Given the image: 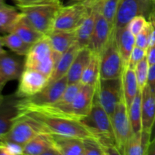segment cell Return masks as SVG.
Listing matches in <instances>:
<instances>
[{
    "label": "cell",
    "instance_id": "6da1fadb",
    "mask_svg": "<svg viewBox=\"0 0 155 155\" xmlns=\"http://www.w3.org/2000/svg\"><path fill=\"white\" fill-rule=\"evenodd\" d=\"M16 5L27 21L44 35L53 30L56 17L62 7L60 0H42L30 4Z\"/></svg>",
    "mask_w": 155,
    "mask_h": 155
},
{
    "label": "cell",
    "instance_id": "7a4b0ae2",
    "mask_svg": "<svg viewBox=\"0 0 155 155\" xmlns=\"http://www.w3.org/2000/svg\"><path fill=\"white\" fill-rule=\"evenodd\" d=\"M61 56L53 50L48 36H45L32 45L24 60V68L36 70L49 79Z\"/></svg>",
    "mask_w": 155,
    "mask_h": 155
},
{
    "label": "cell",
    "instance_id": "3957f363",
    "mask_svg": "<svg viewBox=\"0 0 155 155\" xmlns=\"http://www.w3.org/2000/svg\"><path fill=\"white\" fill-rule=\"evenodd\" d=\"M18 114H24L33 118L42 124L47 132L51 134L71 136L82 139L94 137L80 121L58 117L47 116L35 112H24Z\"/></svg>",
    "mask_w": 155,
    "mask_h": 155
},
{
    "label": "cell",
    "instance_id": "277c9868",
    "mask_svg": "<svg viewBox=\"0 0 155 155\" xmlns=\"http://www.w3.org/2000/svg\"><path fill=\"white\" fill-rule=\"evenodd\" d=\"M80 122L99 143L116 144L111 118L98 102L94 101L90 113Z\"/></svg>",
    "mask_w": 155,
    "mask_h": 155
},
{
    "label": "cell",
    "instance_id": "5b68a950",
    "mask_svg": "<svg viewBox=\"0 0 155 155\" xmlns=\"http://www.w3.org/2000/svg\"><path fill=\"white\" fill-rule=\"evenodd\" d=\"M41 133H48L42 124L33 118L24 114H18L13 125L1 140L11 141L24 146Z\"/></svg>",
    "mask_w": 155,
    "mask_h": 155
},
{
    "label": "cell",
    "instance_id": "8992f818",
    "mask_svg": "<svg viewBox=\"0 0 155 155\" xmlns=\"http://www.w3.org/2000/svg\"><path fill=\"white\" fill-rule=\"evenodd\" d=\"M100 78H120L124 66L115 36V30L99 54Z\"/></svg>",
    "mask_w": 155,
    "mask_h": 155
},
{
    "label": "cell",
    "instance_id": "52a82bcc",
    "mask_svg": "<svg viewBox=\"0 0 155 155\" xmlns=\"http://www.w3.org/2000/svg\"><path fill=\"white\" fill-rule=\"evenodd\" d=\"M124 97L120 78H100L95 88V99L111 117L117 105Z\"/></svg>",
    "mask_w": 155,
    "mask_h": 155
},
{
    "label": "cell",
    "instance_id": "ba28073f",
    "mask_svg": "<svg viewBox=\"0 0 155 155\" xmlns=\"http://www.w3.org/2000/svg\"><path fill=\"white\" fill-rule=\"evenodd\" d=\"M155 8V0H120L114 23V30L126 27L135 17L148 19Z\"/></svg>",
    "mask_w": 155,
    "mask_h": 155
},
{
    "label": "cell",
    "instance_id": "9c48e42d",
    "mask_svg": "<svg viewBox=\"0 0 155 155\" xmlns=\"http://www.w3.org/2000/svg\"><path fill=\"white\" fill-rule=\"evenodd\" d=\"M110 118L117 146L120 154L124 155L126 146L129 139L133 134V130L129 117L128 107L124 97L117 104Z\"/></svg>",
    "mask_w": 155,
    "mask_h": 155
},
{
    "label": "cell",
    "instance_id": "30bf717a",
    "mask_svg": "<svg viewBox=\"0 0 155 155\" xmlns=\"http://www.w3.org/2000/svg\"><path fill=\"white\" fill-rule=\"evenodd\" d=\"M89 12L90 8L83 2H78V3L68 6L62 5L56 17L53 30H76Z\"/></svg>",
    "mask_w": 155,
    "mask_h": 155
},
{
    "label": "cell",
    "instance_id": "8fae6325",
    "mask_svg": "<svg viewBox=\"0 0 155 155\" xmlns=\"http://www.w3.org/2000/svg\"><path fill=\"white\" fill-rule=\"evenodd\" d=\"M95 88L96 86L83 85L72 102L61 107L69 119L80 122L90 113L94 104Z\"/></svg>",
    "mask_w": 155,
    "mask_h": 155
},
{
    "label": "cell",
    "instance_id": "7c38bea8",
    "mask_svg": "<svg viewBox=\"0 0 155 155\" xmlns=\"http://www.w3.org/2000/svg\"><path fill=\"white\" fill-rule=\"evenodd\" d=\"M68 85V81L66 76L57 81L48 83L40 92L33 96L18 98L16 101V105L40 106L54 104L61 96L62 93L65 90Z\"/></svg>",
    "mask_w": 155,
    "mask_h": 155
},
{
    "label": "cell",
    "instance_id": "4fadbf2b",
    "mask_svg": "<svg viewBox=\"0 0 155 155\" xmlns=\"http://www.w3.org/2000/svg\"><path fill=\"white\" fill-rule=\"evenodd\" d=\"M48 77L36 70L24 68L19 78V84L14 95L18 98L36 95L48 85Z\"/></svg>",
    "mask_w": 155,
    "mask_h": 155
},
{
    "label": "cell",
    "instance_id": "5bb4252c",
    "mask_svg": "<svg viewBox=\"0 0 155 155\" xmlns=\"http://www.w3.org/2000/svg\"><path fill=\"white\" fill-rule=\"evenodd\" d=\"M92 8L96 9L97 15L93 33L88 47L93 53L99 54L110 39V36L114 30L104 16L98 12V9L95 7Z\"/></svg>",
    "mask_w": 155,
    "mask_h": 155
},
{
    "label": "cell",
    "instance_id": "9a60e30c",
    "mask_svg": "<svg viewBox=\"0 0 155 155\" xmlns=\"http://www.w3.org/2000/svg\"><path fill=\"white\" fill-rule=\"evenodd\" d=\"M24 69V61L8 53L0 54V86L9 81L19 80Z\"/></svg>",
    "mask_w": 155,
    "mask_h": 155
},
{
    "label": "cell",
    "instance_id": "2e32d148",
    "mask_svg": "<svg viewBox=\"0 0 155 155\" xmlns=\"http://www.w3.org/2000/svg\"><path fill=\"white\" fill-rule=\"evenodd\" d=\"M23 154L61 155L51 133H41L24 145Z\"/></svg>",
    "mask_w": 155,
    "mask_h": 155
},
{
    "label": "cell",
    "instance_id": "e0dca14e",
    "mask_svg": "<svg viewBox=\"0 0 155 155\" xmlns=\"http://www.w3.org/2000/svg\"><path fill=\"white\" fill-rule=\"evenodd\" d=\"M17 99L14 95H8L0 103V140L9 131L18 116Z\"/></svg>",
    "mask_w": 155,
    "mask_h": 155
},
{
    "label": "cell",
    "instance_id": "ac0fdd59",
    "mask_svg": "<svg viewBox=\"0 0 155 155\" xmlns=\"http://www.w3.org/2000/svg\"><path fill=\"white\" fill-rule=\"evenodd\" d=\"M142 130L151 133L155 120V92L148 85L142 91Z\"/></svg>",
    "mask_w": 155,
    "mask_h": 155
},
{
    "label": "cell",
    "instance_id": "d6986e66",
    "mask_svg": "<svg viewBox=\"0 0 155 155\" xmlns=\"http://www.w3.org/2000/svg\"><path fill=\"white\" fill-rule=\"evenodd\" d=\"M92 53L89 47L80 48L67 74L68 84L80 83L83 71L90 61Z\"/></svg>",
    "mask_w": 155,
    "mask_h": 155
},
{
    "label": "cell",
    "instance_id": "ffe728a7",
    "mask_svg": "<svg viewBox=\"0 0 155 155\" xmlns=\"http://www.w3.org/2000/svg\"><path fill=\"white\" fill-rule=\"evenodd\" d=\"M80 48H81L80 47V45L76 42L68 51L61 54L54 66L51 77L48 79V84L66 77L74 58H76Z\"/></svg>",
    "mask_w": 155,
    "mask_h": 155
},
{
    "label": "cell",
    "instance_id": "44dd1931",
    "mask_svg": "<svg viewBox=\"0 0 155 155\" xmlns=\"http://www.w3.org/2000/svg\"><path fill=\"white\" fill-rule=\"evenodd\" d=\"M10 33H14L17 34L24 42L30 44V45H33L45 36L43 33L38 31L27 21V18L24 17L23 14H21L20 18H18V21L15 22L12 28L11 29Z\"/></svg>",
    "mask_w": 155,
    "mask_h": 155
},
{
    "label": "cell",
    "instance_id": "7402d4cb",
    "mask_svg": "<svg viewBox=\"0 0 155 155\" xmlns=\"http://www.w3.org/2000/svg\"><path fill=\"white\" fill-rule=\"evenodd\" d=\"M48 36L53 50L59 54H63L68 51L76 42V30L66 31V30H53Z\"/></svg>",
    "mask_w": 155,
    "mask_h": 155
},
{
    "label": "cell",
    "instance_id": "603a6c76",
    "mask_svg": "<svg viewBox=\"0 0 155 155\" xmlns=\"http://www.w3.org/2000/svg\"><path fill=\"white\" fill-rule=\"evenodd\" d=\"M117 44L124 66H127L132 51L136 46V36L131 33L128 27L115 30Z\"/></svg>",
    "mask_w": 155,
    "mask_h": 155
},
{
    "label": "cell",
    "instance_id": "cb8c5ba5",
    "mask_svg": "<svg viewBox=\"0 0 155 155\" xmlns=\"http://www.w3.org/2000/svg\"><path fill=\"white\" fill-rule=\"evenodd\" d=\"M52 135L53 141L61 155H83V139L71 136Z\"/></svg>",
    "mask_w": 155,
    "mask_h": 155
},
{
    "label": "cell",
    "instance_id": "d4e9b609",
    "mask_svg": "<svg viewBox=\"0 0 155 155\" xmlns=\"http://www.w3.org/2000/svg\"><path fill=\"white\" fill-rule=\"evenodd\" d=\"M151 142V133L142 130L131 135L129 139L124 155H147Z\"/></svg>",
    "mask_w": 155,
    "mask_h": 155
},
{
    "label": "cell",
    "instance_id": "484cf974",
    "mask_svg": "<svg viewBox=\"0 0 155 155\" xmlns=\"http://www.w3.org/2000/svg\"><path fill=\"white\" fill-rule=\"evenodd\" d=\"M96 15V9L91 8L89 13L76 30V42L80 48L88 47L89 45L95 27Z\"/></svg>",
    "mask_w": 155,
    "mask_h": 155
},
{
    "label": "cell",
    "instance_id": "4316f807",
    "mask_svg": "<svg viewBox=\"0 0 155 155\" xmlns=\"http://www.w3.org/2000/svg\"><path fill=\"white\" fill-rule=\"evenodd\" d=\"M121 81L123 95L127 107L129 108L139 90L134 70L126 66L121 75Z\"/></svg>",
    "mask_w": 155,
    "mask_h": 155
},
{
    "label": "cell",
    "instance_id": "83f0119b",
    "mask_svg": "<svg viewBox=\"0 0 155 155\" xmlns=\"http://www.w3.org/2000/svg\"><path fill=\"white\" fill-rule=\"evenodd\" d=\"M18 8L5 5L0 8V33H10L11 29L21 15Z\"/></svg>",
    "mask_w": 155,
    "mask_h": 155
},
{
    "label": "cell",
    "instance_id": "f1b7e54d",
    "mask_svg": "<svg viewBox=\"0 0 155 155\" xmlns=\"http://www.w3.org/2000/svg\"><path fill=\"white\" fill-rule=\"evenodd\" d=\"M100 79V61L99 55L92 53L90 61L83 71L80 83L83 85L96 86Z\"/></svg>",
    "mask_w": 155,
    "mask_h": 155
},
{
    "label": "cell",
    "instance_id": "f546056e",
    "mask_svg": "<svg viewBox=\"0 0 155 155\" xmlns=\"http://www.w3.org/2000/svg\"><path fill=\"white\" fill-rule=\"evenodd\" d=\"M128 112L133 133H136L142 131V91L140 89L128 108Z\"/></svg>",
    "mask_w": 155,
    "mask_h": 155
},
{
    "label": "cell",
    "instance_id": "4dcf8cb0",
    "mask_svg": "<svg viewBox=\"0 0 155 155\" xmlns=\"http://www.w3.org/2000/svg\"><path fill=\"white\" fill-rule=\"evenodd\" d=\"M4 46L7 47L18 55L26 56L32 45L24 42L20 36L14 33H9L2 36Z\"/></svg>",
    "mask_w": 155,
    "mask_h": 155
},
{
    "label": "cell",
    "instance_id": "1f68e13d",
    "mask_svg": "<svg viewBox=\"0 0 155 155\" xmlns=\"http://www.w3.org/2000/svg\"><path fill=\"white\" fill-rule=\"evenodd\" d=\"M120 0H101L92 7H95L98 12L108 21L114 30V23L117 13Z\"/></svg>",
    "mask_w": 155,
    "mask_h": 155
},
{
    "label": "cell",
    "instance_id": "d6a6232c",
    "mask_svg": "<svg viewBox=\"0 0 155 155\" xmlns=\"http://www.w3.org/2000/svg\"><path fill=\"white\" fill-rule=\"evenodd\" d=\"M82 84L81 83H72V84H68L65 90L62 93L61 96L59 98V99L54 103V104L60 107L63 106H67L71 104L73 101V100L75 98L76 95L78 93L79 91L81 89Z\"/></svg>",
    "mask_w": 155,
    "mask_h": 155
},
{
    "label": "cell",
    "instance_id": "836d02e7",
    "mask_svg": "<svg viewBox=\"0 0 155 155\" xmlns=\"http://www.w3.org/2000/svg\"><path fill=\"white\" fill-rule=\"evenodd\" d=\"M149 67L150 65L148 64V60H147V58L145 57L141 61H139L134 68L138 86H139V89L141 91L143 90V89L145 87L147 83H148Z\"/></svg>",
    "mask_w": 155,
    "mask_h": 155
},
{
    "label": "cell",
    "instance_id": "e575fe53",
    "mask_svg": "<svg viewBox=\"0 0 155 155\" xmlns=\"http://www.w3.org/2000/svg\"><path fill=\"white\" fill-rule=\"evenodd\" d=\"M83 155H104L99 142L95 137H89L83 139Z\"/></svg>",
    "mask_w": 155,
    "mask_h": 155
},
{
    "label": "cell",
    "instance_id": "d590c367",
    "mask_svg": "<svg viewBox=\"0 0 155 155\" xmlns=\"http://www.w3.org/2000/svg\"><path fill=\"white\" fill-rule=\"evenodd\" d=\"M24 146L11 141H0V155L23 154Z\"/></svg>",
    "mask_w": 155,
    "mask_h": 155
},
{
    "label": "cell",
    "instance_id": "8d00e7d4",
    "mask_svg": "<svg viewBox=\"0 0 155 155\" xmlns=\"http://www.w3.org/2000/svg\"><path fill=\"white\" fill-rule=\"evenodd\" d=\"M151 33H152L151 26L148 21V24H146V26H145V27H144L143 30L136 36V46L145 48V49H148V48L150 45V43H151Z\"/></svg>",
    "mask_w": 155,
    "mask_h": 155
},
{
    "label": "cell",
    "instance_id": "74e56055",
    "mask_svg": "<svg viewBox=\"0 0 155 155\" xmlns=\"http://www.w3.org/2000/svg\"><path fill=\"white\" fill-rule=\"evenodd\" d=\"M147 24H148V19L145 17L137 16L133 18L127 26L131 33L136 36L143 30Z\"/></svg>",
    "mask_w": 155,
    "mask_h": 155
},
{
    "label": "cell",
    "instance_id": "f35d334b",
    "mask_svg": "<svg viewBox=\"0 0 155 155\" xmlns=\"http://www.w3.org/2000/svg\"><path fill=\"white\" fill-rule=\"evenodd\" d=\"M146 54L147 49L140 48V47L136 46H136L134 47V48L133 49V51H132L131 54H130V60H129L127 66H128L129 68L134 70L136 64H137L139 61H141L142 59L145 58L146 57Z\"/></svg>",
    "mask_w": 155,
    "mask_h": 155
},
{
    "label": "cell",
    "instance_id": "ab89813d",
    "mask_svg": "<svg viewBox=\"0 0 155 155\" xmlns=\"http://www.w3.org/2000/svg\"><path fill=\"white\" fill-rule=\"evenodd\" d=\"M147 85L149 86L151 90L155 92V64L151 65L149 67Z\"/></svg>",
    "mask_w": 155,
    "mask_h": 155
},
{
    "label": "cell",
    "instance_id": "60d3db41",
    "mask_svg": "<svg viewBox=\"0 0 155 155\" xmlns=\"http://www.w3.org/2000/svg\"><path fill=\"white\" fill-rule=\"evenodd\" d=\"M148 22L150 23L151 26V30H152V33H151V43L150 45H153L155 43V8L154 9L151 15H149L148 18ZM149 45V46H150Z\"/></svg>",
    "mask_w": 155,
    "mask_h": 155
},
{
    "label": "cell",
    "instance_id": "b9f144b4",
    "mask_svg": "<svg viewBox=\"0 0 155 155\" xmlns=\"http://www.w3.org/2000/svg\"><path fill=\"white\" fill-rule=\"evenodd\" d=\"M146 58L150 66L155 64V43L148 48Z\"/></svg>",
    "mask_w": 155,
    "mask_h": 155
},
{
    "label": "cell",
    "instance_id": "7bdbcfd3",
    "mask_svg": "<svg viewBox=\"0 0 155 155\" xmlns=\"http://www.w3.org/2000/svg\"><path fill=\"white\" fill-rule=\"evenodd\" d=\"M147 155H155V139L150 142Z\"/></svg>",
    "mask_w": 155,
    "mask_h": 155
},
{
    "label": "cell",
    "instance_id": "ee69618b",
    "mask_svg": "<svg viewBox=\"0 0 155 155\" xmlns=\"http://www.w3.org/2000/svg\"><path fill=\"white\" fill-rule=\"evenodd\" d=\"M100 1H101V0H85V1H83V2L84 3V4L86 5L89 8H91L92 6L96 5L97 3Z\"/></svg>",
    "mask_w": 155,
    "mask_h": 155
},
{
    "label": "cell",
    "instance_id": "f6af8a7d",
    "mask_svg": "<svg viewBox=\"0 0 155 155\" xmlns=\"http://www.w3.org/2000/svg\"><path fill=\"white\" fill-rule=\"evenodd\" d=\"M16 4L20 5H25V4H30V3L38 2L42 1V0H15Z\"/></svg>",
    "mask_w": 155,
    "mask_h": 155
},
{
    "label": "cell",
    "instance_id": "bcb514c9",
    "mask_svg": "<svg viewBox=\"0 0 155 155\" xmlns=\"http://www.w3.org/2000/svg\"><path fill=\"white\" fill-rule=\"evenodd\" d=\"M154 139H155V120L151 130V141L154 140Z\"/></svg>",
    "mask_w": 155,
    "mask_h": 155
},
{
    "label": "cell",
    "instance_id": "7dc6e473",
    "mask_svg": "<svg viewBox=\"0 0 155 155\" xmlns=\"http://www.w3.org/2000/svg\"><path fill=\"white\" fill-rule=\"evenodd\" d=\"M3 47H4V44H3V42H2V36H0V54H5V53L7 52V51L3 48Z\"/></svg>",
    "mask_w": 155,
    "mask_h": 155
},
{
    "label": "cell",
    "instance_id": "c3c4849f",
    "mask_svg": "<svg viewBox=\"0 0 155 155\" xmlns=\"http://www.w3.org/2000/svg\"><path fill=\"white\" fill-rule=\"evenodd\" d=\"M4 88V86H0V103L2 101L3 98H4V95H2V89Z\"/></svg>",
    "mask_w": 155,
    "mask_h": 155
},
{
    "label": "cell",
    "instance_id": "681fc988",
    "mask_svg": "<svg viewBox=\"0 0 155 155\" xmlns=\"http://www.w3.org/2000/svg\"><path fill=\"white\" fill-rule=\"evenodd\" d=\"M5 5V2L4 0H0V8L2 7V6Z\"/></svg>",
    "mask_w": 155,
    "mask_h": 155
},
{
    "label": "cell",
    "instance_id": "f907efd6",
    "mask_svg": "<svg viewBox=\"0 0 155 155\" xmlns=\"http://www.w3.org/2000/svg\"><path fill=\"white\" fill-rule=\"evenodd\" d=\"M74 1H77V2H83L85 0H74Z\"/></svg>",
    "mask_w": 155,
    "mask_h": 155
}]
</instances>
